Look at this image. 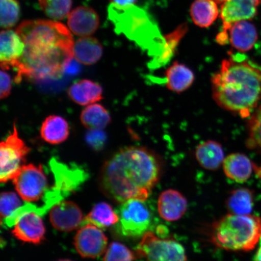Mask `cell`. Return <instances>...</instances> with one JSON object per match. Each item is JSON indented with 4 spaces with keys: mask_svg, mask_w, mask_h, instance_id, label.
<instances>
[{
    "mask_svg": "<svg viewBox=\"0 0 261 261\" xmlns=\"http://www.w3.org/2000/svg\"><path fill=\"white\" fill-rule=\"evenodd\" d=\"M225 174L238 182L249 179L254 171V166L247 156L241 153H233L224 159L223 163Z\"/></svg>",
    "mask_w": 261,
    "mask_h": 261,
    "instance_id": "obj_19",
    "label": "cell"
},
{
    "mask_svg": "<svg viewBox=\"0 0 261 261\" xmlns=\"http://www.w3.org/2000/svg\"><path fill=\"white\" fill-rule=\"evenodd\" d=\"M260 3L261 0H226L220 10L223 29L227 30L234 22L254 18Z\"/></svg>",
    "mask_w": 261,
    "mask_h": 261,
    "instance_id": "obj_13",
    "label": "cell"
},
{
    "mask_svg": "<svg viewBox=\"0 0 261 261\" xmlns=\"http://www.w3.org/2000/svg\"><path fill=\"white\" fill-rule=\"evenodd\" d=\"M187 208V198L177 191L168 189L159 196L158 211L163 220L177 221L184 216Z\"/></svg>",
    "mask_w": 261,
    "mask_h": 261,
    "instance_id": "obj_17",
    "label": "cell"
},
{
    "mask_svg": "<svg viewBox=\"0 0 261 261\" xmlns=\"http://www.w3.org/2000/svg\"><path fill=\"white\" fill-rule=\"evenodd\" d=\"M42 11L48 18L62 20L68 15L72 6V0H38Z\"/></svg>",
    "mask_w": 261,
    "mask_h": 261,
    "instance_id": "obj_30",
    "label": "cell"
},
{
    "mask_svg": "<svg viewBox=\"0 0 261 261\" xmlns=\"http://www.w3.org/2000/svg\"><path fill=\"white\" fill-rule=\"evenodd\" d=\"M73 54L80 63L93 65L100 60L103 54V48L97 39L85 37L74 42Z\"/></svg>",
    "mask_w": 261,
    "mask_h": 261,
    "instance_id": "obj_24",
    "label": "cell"
},
{
    "mask_svg": "<svg viewBox=\"0 0 261 261\" xmlns=\"http://www.w3.org/2000/svg\"><path fill=\"white\" fill-rule=\"evenodd\" d=\"M139 256L146 261H188L184 246L174 240L163 239L148 231L136 247Z\"/></svg>",
    "mask_w": 261,
    "mask_h": 261,
    "instance_id": "obj_7",
    "label": "cell"
},
{
    "mask_svg": "<svg viewBox=\"0 0 261 261\" xmlns=\"http://www.w3.org/2000/svg\"><path fill=\"white\" fill-rule=\"evenodd\" d=\"M81 121L87 129H102L112 122V118L105 107L94 103L87 106L82 112Z\"/></svg>",
    "mask_w": 261,
    "mask_h": 261,
    "instance_id": "obj_29",
    "label": "cell"
},
{
    "mask_svg": "<svg viewBox=\"0 0 261 261\" xmlns=\"http://www.w3.org/2000/svg\"><path fill=\"white\" fill-rule=\"evenodd\" d=\"M256 172V174L257 176V177L261 178V166L260 167H258V166H254V171Z\"/></svg>",
    "mask_w": 261,
    "mask_h": 261,
    "instance_id": "obj_39",
    "label": "cell"
},
{
    "mask_svg": "<svg viewBox=\"0 0 261 261\" xmlns=\"http://www.w3.org/2000/svg\"><path fill=\"white\" fill-rule=\"evenodd\" d=\"M117 231L122 236L139 238L148 232L152 223V214L145 201L132 199L124 202L117 211Z\"/></svg>",
    "mask_w": 261,
    "mask_h": 261,
    "instance_id": "obj_6",
    "label": "cell"
},
{
    "mask_svg": "<svg viewBox=\"0 0 261 261\" xmlns=\"http://www.w3.org/2000/svg\"><path fill=\"white\" fill-rule=\"evenodd\" d=\"M259 242H260V246L261 247V237L260 238Z\"/></svg>",
    "mask_w": 261,
    "mask_h": 261,
    "instance_id": "obj_41",
    "label": "cell"
},
{
    "mask_svg": "<svg viewBox=\"0 0 261 261\" xmlns=\"http://www.w3.org/2000/svg\"><path fill=\"white\" fill-rule=\"evenodd\" d=\"M254 195L248 188H240L230 192L227 199L226 205L231 214L250 215L254 205Z\"/></svg>",
    "mask_w": 261,
    "mask_h": 261,
    "instance_id": "obj_27",
    "label": "cell"
},
{
    "mask_svg": "<svg viewBox=\"0 0 261 261\" xmlns=\"http://www.w3.org/2000/svg\"><path fill=\"white\" fill-rule=\"evenodd\" d=\"M12 234L23 242L40 244L44 241L45 234L41 216L34 211L22 214L16 221Z\"/></svg>",
    "mask_w": 261,
    "mask_h": 261,
    "instance_id": "obj_12",
    "label": "cell"
},
{
    "mask_svg": "<svg viewBox=\"0 0 261 261\" xmlns=\"http://www.w3.org/2000/svg\"><path fill=\"white\" fill-rule=\"evenodd\" d=\"M49 166L55 178L54 188L64 197L76 191L86 181L88 174L83 168L76 165H68L53 158Z\"/></svg>",
    "mask_w": 261,
    "mask_h": 261,
    "instance_id": "obj_10",
    "label": "cell"
},
{
    "mask_svg": "<svg viewBox=\"0 0 261 261\" xmlns=\"http://www.w3.org/2000/svg\"><path fill=\"white\" fill-rule=\"evenodd\" d=\"M25 45L16 31H2L0 37V61L2 69L14 68L23 55Z\"/></svg>",
    "mask_w": 261,
    "mask_h": 261,
    "instance_id": "obj_15",
    "label": "cell"
},
{
    "mask_svg": "<svg viewBox=\"0 0 261 261\" xmlns=\"http://www.w3.org/2000/svg\"><path fill=\"white\" fill-rule=\"evenodd\" d=\"M261 237V218L228 214L212 224L211 238L215 246L232 252H249Z\"/></svg>",
    "mask_w": 261,
    "mask_h": 261,
    "instance_id": "obj_5",
    "label": "cell"
},
{
    "mask_svg": "<svg viewBox=\"0 0 261 261\" xmlns=\"http://www.w3.org/2000/svg\"><path fill=\"white\" fill-rule=\"evenodd\" d=\"M112 3L120 6L133 5L137 0H110Z\"/></svg>",
    "mask_w": 261,
    "mask_h": 261,
    "instance_id": "obj_37",
    "label": "cell"
},
{
    "mask_svg": "<svg viewBox=\"0 0 261 261\" xmlns=\"http://www.w3.org/2000/svg\"><path fill=\"white\" fill-rule=\"evenodd\" d=\"M165 77L166 87L172 92L177 93L187 91L195 81V74L191 68L177 61L166 70Z\"/></svg>",
    "mask_w": 261,
    "mask_h": 261,
    "instance_id": "obj_22",
    "label": "cell"
},
{
    "mask_svg": "<svg viewBox=\"0 0 261 261\" xmlns=\"http://www.w3.org/2000/svg\"><path fill=\"white\" fill-rule=\"evenodd\" d=\"M224 31L228 32V40L231 46L241 52L250 50L258 38L255 25L246 20L234 22Z\"/></svg>",
    "mask_w": 261,
    "mask_h": 261,
    "instance_id": "obj_18",
    "label": "cell"
},
{
    "mask_svg": "<svg viewBox=\"0 0 261 261\" xmlns=\"http://www.w3.org/2000/svg\"><path fill=\"white\" fill-rule=\"evenodd\" d=\"M248 130L249 138L247 140V148L261 151V103L250 116Z\"/></svg>",
    "mask_w": 261,
    "mask_h": 261,
    "instance_id": "obj_32",
    "label": "cell"
},
{
    "mask_svg": "<svg viewBox=\"0 0 261 261\" xmlns=\"http://www.w3.org/2000/svg\"><path fill=\"white\" fill-rule=\"evenodd\" d=\"M57 261H72L70 259H60Z\"/></svg>",
    "mask_w": 261,
    "mask_h": 261,
    "instance_id": "obj_40",
    "label": "cell"
},
{
    "mask_svg": "<svg viewBox=\"0 0 261 261\" xmlns=\"http://www.w3.org/2000/svg\"><path fill=\"white\" fill-rule=\"evenodd\" d=\"M85 140L91 149L96 151H101L106 146L107 136L102 129H90L85 136Z\"/></svg>",
    "mask_w": 261,
    "mask_h": 261,
    "instance_id": "obj_35",
    "label": "cell"
},
{
    "mask_svg": "<svg viewBox=\"0 0 261 261\" xmlns=\"http://www.w3.org/2000/svg\"><path fill=\"white\" fill-rule=\"evenodd\" d=\"M20 199L14 192H3L0 200L2 220H5L22 206Z\"/></svg>",
    "mask_w": 261,
    "mask_h": 261,
    "instance_id": "obj_34",
    "label": "cell"
},
{
    "mask_svg": "<svg viewBox=\"0 0 261 261\" xmlns=\"http://www.w3.org/2000/svg\"><path fill=\"white\" fill-rule=\"evenodd\" d=\"M254 261H261V247L257 250V252L254 255Z\"/></svg>",
    "mask_w": 261,
    "mask_h": 261,
    "instance_id": "obj_38",
    "label": "cell"
},
{
    "mask_svg": "<svg viewBox=\"0 0 261 261\" xmlns=\"http://www.w3.org/2000/svg\"><path fill=\"white\" fill-rule=\"evenodd\" d=\"M211 84L217 105L243 118L252 115L261 103V71L241 55L225 59Z\"/></svg>",
    "mask_w": 261,
    "mask_h": 261,
    "instance_id": "obj_3",
    "label": "cell"
},
{
    "mask_svg": "<svg viewBox=\"0 0 261 261\" xmlns=\"http://www.w3.org/2000/svg\"><path fill=\"white\" fill-rule=\"evenodd\" d=\"M0 24L2 28L8 29L19 20L20 7L17 0H0Z\"/></svg>",
    "mask_w": 261,
    "mask_h": 261,
    "instance_id": "obj_31",
    "label": "cell"
},
{
    "mask_svg": "<svg viewBox=\"0 0 261 261\" xmlns=\"http://www.w3.org/2000/svg\"><path fill=\"white\" fill-rule=\"evenodd\" d=\"M13 182L19 196L28 202L40 200L48 189L47 177L41 165L22 166Z\"/></svg>",
    "mask_w": 261,
    "mask_h": 261,
    "instance_id": "obj_9",
    "label": "cell"
},
{
    "mask_svg": "<svg viewBox=\"0 0 261 261\" xmlns=\"http://www.w3.org/2000/svg\"><path fill=\"white\" fill-rule=\"evenodd\" d=\"M40 134L45 142L51 145L60 144L69 136V125L63 117L49 116L42 123Z\"/></svg>",
    "mask_w": 261,
    "mask_h": 261,
    "instance_id": "obj_23",
    "label": "cell"
},
{
    "mask_svg": "<svg viewBox=\"0 0 261 261\" xmlns=\"http://www.w3.org/2000/svg\"><path fill=\"white\" fill-rule=\"evenodd\" d=\"M135 254L121 243L113 242L107 250L103 261H134Z\"/></svg>",
    "mask_w": 261,
    "mask_h": 261,
    "instance_id": "obj_33",
    "label": "cell"
},
{
    "mask_svg": "<svg viewBox=\"0 0 261 261\" xmlns=\"http://www.w3.org/2000/svg\"><path fill=\"white\" fill-rule=\"evenodd\" d=\"M107 11L117 34L125 36L155 58L162 53L165 37L154 19L144 10L133 5L120 6L112 3Z\"/></svg>",
    "mask_w": 261,
    "mask_h": 261,
    "instance_id": "obj_4",
    "label": "cell"
},
{
    "mask_svg": "<svg viewBox=\"0 0 261 261\" xmlns=\"http://www.w3.org/2000/svg\"><path fill=\"white\" fill-rule=\"evenodd\" d=\"M30 148L19 138L14 123L12 133L0 145V181L6 182L14 179L24 166Z\"/></svg>",
    "mask_w": 261,
    "mask_h": 261,
    "instance_id": "obj_8",
    "label": "cell"
},
{
    "mask_svg": "<svg viewBox=\"0 0 261 261\" xmlns=\"http://www.w3.org/2000/svg\"><path fill=\"white\" fill-rule=\"evenodd\" d=\"M188 31V25L185 23L179 25L174 31L165 35L164 37L165 42L162 53L151 62L150 64L151 67H161L168 63L174 56L179 42L187 34Z\"/></svg>",
    "mask_w": 261,
    "mask_h": 261,
    "instance_id": "obj_26",
    "label": "cell"
},
{
    "mask_svg": "<svg viewBox=\"0 0 261 261\" xmlns=\"http://www.w3.org/2000/svg\"><path fill=\"white\" fill-rule=\"evenodd\" d=\"M68 95L78 105L86 106L102 100L103 90L95 82L83 80L71 85L68 90Z\"/></svg>",
    "mask_w": 261,
    "mask_h": 261,
    "instance_id": "obj_20",
    "label": "cell"
},
{
    "mask_svg": "<svg viewBox=\"0 0 261 261\" xmlns=\"http://www.w3.org/2000/svg\"><path fill=\"white\" fill-rule=\"evenodd\" d=\"M1 90H0V97L1 99H6L11 94L12 90V79L11 76L6 72V70L2 69L1 71Z\"/></svg>",
    "mask_w": 261,
    "mask_h": 261,
    "instance_id": "obj_36",
    "label": "cell"
},
{
    "mask_svg": "<svg viewBox=\"0 0 261 261\" xmlns=\"http://www.w3.org/2000/svg\"><path fill=\"white\" fill-rule=\"evenodd\" d=\"M107 238L101 228L88 224L81 227L75 236L74 244L78 253L87 258H97L106 252Z\"/></svg>",
    "mask_w": 261,
    "mask_h": 261,
    "instance_id": "obj_11",
    "label": "cell"
},
{
    "mask_svg": "<svg viewBox=\"0 0 261 261\" xmlns=\"http://www.w3.org/2000/svg\"><path fill=\"white\" fill-rule=\"evenodd\" d=\"M161 156L143 146H127L103 165L99 177L101 190L118 203L136 199L146 201L163 171Z\"/></svg>",
    "mask_w": 261,
    "mask_h": 261,
    "instance_id": "obj_2",
    "label": "cell"
},
{
    "mask_svg": "<svg viewBox=\"0 0 261 261\" xmlns=\"http://www.w3.org/2000/svg\"><path fill=\"white\" fill-rule=\"evenodd\" d=\"M67 24L74 34L80 37H89L99 28L100 19L93 9L79 6L68 15Z\"/></svg>",
    "mask_w": 261,
    "mask_h": 261,
    "instance_id": "obj_16",
    "label": "cell"
},
{
    "mask_svg": "<svg viewBox=\"0 0 261 261\" xmlns=\"http://www.w3.org/2000/svg\"><path fill=\"white\" fill-rule=\"evenodd\" d=\"M217 4L214 0H195L190 10L192 21L199 27H210L219 15Z\"/></svg>",
    "mask_w": 261,
    "mask_h": 261,
    "instance_id": "obj_25",
    "label": "cell"
},
{
    "mask_svg": "<svg viewBox=\"0 0 261 261\" xmlns=\"http://www.w3.org/2000/svg\"><path fill=\"white\" fill-rule=\"evenodd\" d=\"M195 154L199 164L210 171L219 168L225 159L223 146L214 140L201 143L196 148Z\"/></svg>",
    "mask_w": 261,
    "mask_h": 261,
    "instance_id": "obj_21",
    "label": "cell"
},
{
    "mask_svg": "<svg viewBox=\"0 0 261 261\" xmlns=\"http://www.w3.org/2000/svg\"><path fill=\"white\" fill-rule=\"evenodd\" d=\"M119 216L111 205L106 203L97 204L84 218L81 226L91 224L105 229L119 222Z\"/></svg>",
    "mask_w": 261,
    "mask_h": 261,
    "instance_id": "obj_28",
    "label": "cell"
},
{
    "mask_svg": "<svg viewBox=\"0 0 261 261\" xmlns=\"http://www.w3.org/2000/svg\"><path fill=\"white\" fill-rule=\"evenodd\" d=\"M16 31L25 45L23 55L14 68L16 83L24 77L36 81L57 79L73 60V37L61 22L27 20Z\"/></svg>",
    "mask_w": 261,
    "mask_h": 261,
    "instance_id": "obj_1",
    "label": "cell"
},
{
    "mask_svg": "<svg viewBox=\"0 0 261 261\" xmlns=\"http://www.w3.org/2000/svg\"><path fill=\"white\" fill-rule=\"evenodd\" d=\"M50 220L52 226L62 231H71L81 226L83 212L72 201H63L51 208Z\"/></svg>",
    "mask_w": 261,
    "mask_h": 261,
    "instance_id": "obj_14",
    "label": "cell"
}]
</instances>
